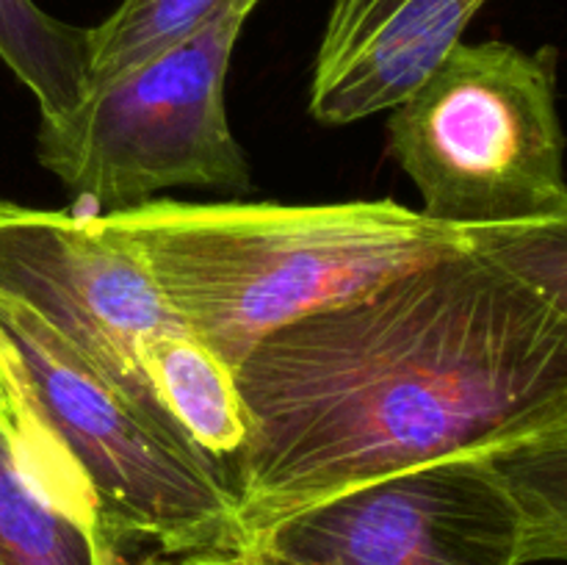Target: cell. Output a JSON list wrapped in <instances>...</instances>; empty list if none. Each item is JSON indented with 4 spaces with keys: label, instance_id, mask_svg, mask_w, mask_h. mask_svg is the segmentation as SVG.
Instances as JSON below:
<instances>
[{
    "label": "cell",
    "instance_id": "ba28073f",
    "mask_svg": "<svg viewBox=\"0 0 567 565\" xmlns=\"http://www.w3.org/2000/svg\"><path fill=\"white\" fill-rule=\"evenodd\" d=\"M0 565H172L133 559L100 518L92 493L33 421L0 363Z\"/></svg>",
    "mask_w": 567,
    "mask_h": 565
},
{
    "label": "cell",
    "instance_id": "277c9868",
    "mask_svg": "<svg viewBox=\"0 0 567 565\" xmlns=\"http://www.w3.org/2000/svg\"><path fill=\"white\" fill-rule=\"evenodd\" d=\"M0 363L39 427L75 465L122 546L172 563L241 546L214 476L22 305L0 299Z\"/></svg>",
    "mask_w": 567,
    "mask_h": 565
},
{
    "label": "cell",
    "instance_id": "9a60e30c",
    "mask_svg": "<svg viewBox=\"0 0 567 565\" xmlns=\"http://www.w3.org/2000/svg\"><path fill=\"white\" fill-rule=\"evenodd\" d=\"M172 565H247L236 552H210V554H192L181 557Z\"/></svg>",
    "mask_w": 567,
    "mask_h": 565
},
{
    "label": "cell",
    "instance_id": "30bf717a",
    "mask_svg": "<svg viewBox=\"0 0 567 565\" xmlns=\"http://www.w3.org/2000/svg\"><path fill=\"white\" fill-rule=\"evenodd\" d=\"M0 59L31 89L44 120L86 97L89 28L55 20L33 0H0Z\"/></svg>",
    "mask_w": 567,
    "mask_h": 565
},
{
    "label": "cell",
    "instance_id": "9c48e42d",
    "mask_svg": "<svg viewBox=\"0 0 567 565\" xmlns=\"http://www.w3.org/2000/svg\"><path fill=\"white\" fill-rule=\"evenodd\" d=\"M142 369L175 441L238 507L249 452V415L236 371L188 327L150 338L142 349Z\"/></svg>",
    "mask_w": 567,
    "mask_h": 565
},
{
    "label": "cell",
    "instance_id": "8fae6325",
    "mask_svg": "<svg viewBox=\"0 0 567 565\" xmlns=\"http://www.w3.org/2000/svg\"><path fill=\"white\" fill-rule=\"evenodd\" d=\"M485 458L520 513V565L567 563V421Z\"/></svg>",
    "mask_w": 567,
    "mask_h": 565
},
{
    "label": "cell",
    "instance_id": "5b68a950",
    "mask_svg": "<svg viewBox=\"0 0 567 565\" xmlns=\"http://www.w3.org/2000/svg\"><path fill=\"white\" fill-rule=\"evenodd\" d=\"M258 3L238 0L192 39L89 92L70 114L39 116V164L109 210L175 186H247V158L227 122L225 78Z\"/></svg>",
    "mask_w": 567,
    "mask_h": 565
},
{
    "label": "cell",
    "instance_id": "52a82bcc",
    "mask_svg": "<svg viewBox=\"0 0 567 565\" xmlns=\"http://www.w3.org/2000/svg\"><path fill=\"white\" fill-rule=\"evenodd\" d=\"M0 299L31 310L175 441L144 377L142 349L186 325L122 238L94 216L0 203Z\"/></svg>",
    "mask_w": 567,
    "mask_h": 565
},
{
    "label": "cell",
    "instance_id": "7c38bea8",
    "mask_svg": "<svg viewBox=\"0 0 567 565\" xmlns=\"http://www.w3.org/2000/svg\"><path fill=\"white\" fill-rule=\"evenodd\" d=\"M238 0H122L97 28H89L86 94L186 42Z\"/></svg>",
    "mask_w": 567,
    "mask_h": 565
},
{
    "label": "cell",
    "instance_id": "3957f363",
    "mask_svg": "<svg viewBox=\"0 0 567 565\" xmlns=\"http://www.w3.org/2000/svg\"><path fill=\"white\" fill-rule=\"evenodd\" d=\"M388 142L437 225L474 230L551 214L567 197L557 50L460 42L391 111Z\"/></svg>",
    "mask_w": 567,
    "mask_h": 565
},
{
    "label": "cell",
    "instance_id": "6da1fadb",
    "mask_svg": "<svg viewBox=\"0 0 567 565\" xmlns=\"http://www.w3.org/2000/svg\"><path fill=\"white\" fill-rule=\"evenodd\" d=\"M236 382L249 415L244 546L360 482L563 424L567 319L463 244L271 332Z\"/></svg>",
    "mask_w": 567,
    "mask_h": 565
},
{
    "label": "cell",
    "instance_id": "7a4b0ae2",
    "mask_svg": "<svg viewBox=\"0 0 567 565\" xmlns=\"http://www.w3.org/2000/svg\"><path fill=\"white\" fill-rule=\"evenodd\" d=\"M94 222L142 258L177 319L233 371L271 332L465 244L393 199H147Z\"/></svg>",
    "mask_w": 567,
    "mask_h": 565
},
{
    "label": "cell",
    "instance_id": "5bb4252c",
    "mask_svg": "<svg viewBox=\"0 0 567 565\" xmlns=\"http://www.w3.org/2000/svg\"><path fill=\"white\" fill-rule=\"evenodd\" d=\"M460 233L474 253L529 282L567 319V197L540 219Z\"/></svg>",
    "mask_w": 567,
    "mask_h": 565
},
{
    "label": "cell",
    "instance_id": "4fadbf2b",
    "mask_svg": "<svg viewBox=\"0 0 567 565\" xmlns=\"http://www.w3.org/2000/svg\"><path fill=\"white\" fill-rule=\"evenodd\" d=\"M487 0H332L316 64H327L363 37L446 59Z\"/></svg>",
    "mask_w": 567,
    "mask_h": 565
},
{
    "label": "cell",
    "instance_id": "8992f818",
    "mask_svg": "<svg viewBox=\"0 0 567 565\" xmlns=\"http://www.w3.org/2000/svg\"><path fill=\"white\" fill-rule=\"evenodd\" d=\"M524 524L485 454L393 471L233 548L247 565H520Z\"/></svg>",
    "mask_w": 567,
    "mask_h": 565
}]
</instances>
